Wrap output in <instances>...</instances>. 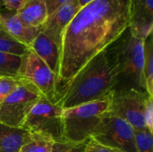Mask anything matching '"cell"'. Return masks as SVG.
<instances>
[{
  "mask_svg": "<svg viewBox=\"0 0 153 152\" xmlns=\"http://www.w3.org/2000/svg\"><path fill=\"white\" fill-rule=\"evenodd\" d=\"M129 5L130 0H93L75 14L64 32L59 49L58 95L90 60L128 29Z\"/></svg>",
  "mask_w": 153,
  "mask_h": 152,
  "instance_id": "6da1fadb",
  "label": "cell"
},
{
  "mask_svg": "<svg viewBox=\"0 0 153 152\" xmlns=\"http://www.w3.org/2000/svg\"><path fill=\"white\" fill-rule=\"evenodd\" d=\"M117 85L118 73L107 47L90 60L60 90L56 103L65 109L101 100L111 96Z\"/></svg>",
  "mask_w": 153,
  "mask_h": 152,
  "instance_id": "7a4b0ae2",
  "label": "cell"
},
{
  "mask_svg": "<svg viewBox=\"0 0 153 152\" xmlns=\"http://www.w3.org/2000/svg\"><path fill=\"white\" fill-rule=\"evenodd\" d=\"M108 49L118 73L117 90L135 89L146 91L143 76L144 40L134 37L127 29Z\"/></svg>",
  "mask_w": 153,
  "mask_h": 152,
  "instance_id": "3957f363",
  "label": "cell"
},
{
  "mask_svg": "<svg viewBox=\"0 0 153 152\" xmlns=\"http://www.w3.org/2000/svg\"><path fill=\"white\" fill-rule=\"evenodd\" d=\"M111 96L97 101L63 109V136L65 142H82L89 140L101 120L109 111Z\"/></svg>",
  "mask_w": 153,
  "mask_h": 152,
  "instance_id": "277c9868",
  "label": "cell"
},
{
  "mask_svg": "<svg viewBox=\"0 0 153 152\" xmlns=\"http://www.w3.org/2000/svg\"><path fill=\"white\" fill-rule=\"evenodd\" d=\"M63 108L40 96L28 113L22 128L54 142H65L63 136Z\"/></svg>",
  "mask_w": 153,
  "mask_h": 152,
  "instance_id": "5b68a950",
  "label": "cell"
},
{
  "mask_svg": "<svg viewBox=\"0 0 153 152\" xmlns=\"http://www.w3.org/2000/svg\"><path fill=\"white\" fill-rule=\"evenodd\" d=\"M91 138L103 146L120 152H137L134 129L126 120L109 111L103 115Z\"/></svg>",
  "mask_w": 153,
  "mask_h": 152,
  "instance_id": "8992f818",
  "label": "cell"
},
{
  "mask_svg": "<svg viewBox=\"0 0 153 152\" xmlns=\"http://www.w3.org/2000/svg\"><path fill=\"white\" fill-rule=\"evenodd\" d=\"M40 96L34 86L19 78L17 86L0 105V123L22 128L28 113Z\"/></svg>",
  "mask_w": 153,
  "mask_h": 152,
  "instance_id": "52a82bcc",
  "label": "cell"
},
{
  "mask_svg": "<svg viewBox=\"0 0 153 152\" xmlns=\"http://www.w3.org/2000/svg\"><path fill=\"white\" fill-rule=\"evenodd\" d=\"M17 78L27 81L47 99L56 103L59 95L56 75L31 48L22 56Z\"/></svg>",
  "mask_w": 153,
  "mask_h": 152,
  "instance_id": "ba28073f",
  "label": "cell"
},
{
  "mask_svg": "<svg viewBox=\"0 0 153 152\" xmlns=\"http://www.w3.org/2000/svg\"><path fill=\"white\" fill-rule=\"evenodd\" d=\"M149 95L135 89L117 90L111 95L109 112L129 123L134 131L147 129L143 121L144 106Z\"/></svg>",
  "mask_w": 153,
  "mask_h": 152,
  "instance_id": "9c48e42d",
  "label": "cell"
},
{
  "mask_svg": "<svg viewBox=\"0 0 153 152\" xmlns=\"http://www.w3.org/2000/svg\"><path fill=\"white\" fill-rule=\"evenodd\" d=\"M131 34L145 40L153 30V0H130L129 5Z\"/></svg>",
  "mask_w": 153,
  "mask_h": 152,
  "instance_id": "30bf717a",
  "label": "cell"
},
{
  "mask_svg": "<svg viewBox=\"0 0 153 152\" xmlns=\"http://www.w3.org/2000/svg\"><path fill=\"white\" fill-rule=\"evenodd\" d=\"M81 8L82 7L79 5L77 0L68 3L61 6L54 13L48 16L46 22L42 26L41 32H43L52 41H54L59 49L66 27L69 25L73 18Z\"/></svg>",
  "mask_w": 153,
  "mask_h": 152,
  "instance_id": "8fae6325",
  "label": "cell"
},
{
  "mask_svg": "<svg viewBox=\"0 0 153 152\" xmlns=\"http://www.w3.org/2000/svg\"><path fill=\"white\" fill-rule=\"evenodd\" d=\"M0 24L13 39L30 47L35 38L41 32V28L24 25L16 16L14 11L3 8L0 10Z\"/></svg>",
  "mask_w": 153,
  "mask_h": 152,
  "instance_id": "7c38bea8",
  "label": "cell"
},
{
  "mask_svg": "<svg viewBox=\"0 0 153 152\" xmlns=\"http://www.w3.org/2000/svg\"><path fill=\"white\" fill-rule=\"evenodd\" d=\"M30 48L45 62L56 78L59 65V47L57 45L43 32H40L35 38Z\"/></svg>",
  "mask_w": 153,
  "mask_h": 152,
  "instance_id": "4fadbf2b",
  "label": "cell"
},
{
  "mask_svg": "<svg viewBox=\"0 0 153 152\" xmlns=\"http://www.w3.org/2000/svg\"><path fill=\"white\" fill-rule=\"evenodd\" d=\"M17 18L26 26L42 28L48 15L43 0H28L16 12Z\"/></svg>",
  "mask_w": 153,
  "mask_h": 152,
  "instance_id": "5bb4252c",
  "label": "cell"
},
{
  "mask_svg": "<svg viewBox=\"0 0 153 152\" xmlns=\"http://www.w3.org/2000/svg\"><path fill=\"white\" fill-rule=\"evenodd\" d=\"M33 138L30 132L0 123V152H19Z\"/></svg>",
  "mask_w": 153,
  "mask_h": 152,
  "instance_id": "9a60e30c",
  "label": "cell"
},
{
  "mask_svg": "<svg viewBox=\"0 0 153 152\" xmlns=\"http://www.w3.org/2000/svg\"><path fill=\"white\" fill-rule=\"evenodd\" d=\"M143 76L145 81V90L153 97V38L152 33L144 40V65Z\"/></svg>",
  "mask_w": 153,
  "mask_h": 152,
  "instance_id": "2e32d148",
  "label": "cell"
},
{
  "mask_svg": "<svg viewBox=\"0 0 153 152\" xmlns=\"http://www.w3.org/2000/svg\"><path fill=\"white\" fill-rule=\"evenodd\" d=\"M30 47L20 43L18 40L9 35L6 30L0 24V51L16 55L19 56H23Z\"/></svg>",
  "mask_w": 153,
  "mask_h": 152,
  "instance_id": "e0dca14e",
  "label": "cell"
},
{
  "mask_svg": "<svg viewBox=\"0 0 153 152\" xmlns=\"http://www.w3.org/2000/svg\"><path fill=\"white\" fill-rule=\"evenodd\" d=\"M22 56L0 51V78H17Z\"/></svg>",
  "mask_w": 153,
  "mask_h": 152,
  "instance_id": "ac0fdd59",
  "label": "cell"
},
{
  "mask_svg": "<svg viewBox=\"0 0 153 152\" xmlns=\"http://www.w3.org/2000/svg\"><path fill=\"white\" fill-rule=\"evenodd\" d=\"M54 142L51 140L33 134V138L25 145H23L19 152H52Z\"/></svg>",
  "mask_w": 153,
  "mask_h": 152,
  "instance_id": "d6986e66",
  "label": "cell"
},
{
  "mask_svg": "<svg viewBox=\"0 0 153 152\" xmlns=\"http://www.w3.org/2000/svg\"><path fill=\"white\" fill-rule=\"evenodd\" d=\"M134 139L137 152H153L152 133L148 129L134 131Z\"/></svg>",
  "mask_w": 153,
  "mask_h": 152,
  "instance_id": "ffe728a7",
  "label": "cell"
},
{
  "mask_svg": "<svg viewBox=\"0 0 153 152\" xmlns=\"http://www.w3.org/2000/svg\"><path fill=\"white\" fill-rule=\"evenodd\" d=\"M89 140L84 141L82 142H54L52 146V152H88L87 145Z\"/></svg>",
  "mask_w": 153,
  "mask_h": 152,
  "instance_id": "44dd1931",
  "label": "cell"
},
{
  "mask_svg": "<svg viewBox=\"0 0 153 152\" xmlns=\"http://www.w3.org/2000/svg\"><path fill=\"white\" fill-rule=\"evenodd\" d=\"M19 82V78L1 77L0 78V105L5 98L13 90Z\"/></svg>",
  "mask_w": 153,
  "mask_h": 152,
  "instance_id": "7402d4cb",
  "label": "cell"
},
{
  "mask_svg": "<svg viewBox=\"0 0 153 152\" xmlns=\"http://www.w3.org/2000/svg\"><path fill=\"white\" fill-rule=\"evenodd\" d=\"M143 121L145 127L151 132H153V97L148 96L143 111Z\"/></svg>",
  "mask_w": 153,
  "mask_h": 152,
  "instance_id": "603a6c76",
  "label": "cell"
},
{
  "mask_svg": "<svg viewBox=\"0 0 153 152\" xmlns=\"http://www.w3.org/2000/svg\"><path fill=\"white\" fill-rule=\"evenodd\" d=\"M46 7H47V11H48V15L50 16L52 13H54L57 9H59L61 6L71 3L74 0H43Z\"/></svg>",
  "mask_w": 153,
  "mask_h": 152,
  "instance_id": "cb8c5ba5",
  "label": "cell"
},
{
  "mask_svg": "<svg viewBox=\"0 0 153 152\" xmlns=\"http://www.w3.org/2000/svg\"><path fill=\"white\" fill-rule=\"evenodd\" d=\"M87 151L88 152H120L118 151H116L114 149L103 146L97 142H95L93 139H90L88 145H87Z\"/></svg>",
  "mask_w": 153,
  "mask_h": 152,
  "instance_id": "d4e9b609",
  "label": "cell"
},
{
  "mask_svg": "<svg viewBox=\"0 0 153 152\" xmlns=\"http://www.w3.org/2000/svg\"><path fill=\"white\" fill-rule=\"evenodd\" d=\"M28 0H3V4L4 8L16 12Z\"/></svg>",
  "mask_w": 153,
  "mask_h": 152,
  "instance_id": "484cf974",
  "label": "cell"
},
{
  "mask_svg": "<svg viewBox=\"0 0 153 152\" xmlns=\"http://www.w3.org/2000/svg\"><path fill=\"white\" fill-rule=\"evenodd\" d=\"M77 1H78L79 5H80L81 7H83V6H85L86 4H88L89 3H91V2L93 1V0H77Z\"/></svg>",
  "mask_w": 153,
  "mask_h": 152,
  "instance_id": "4316f807",
  "label": "cell"
},
{
  "mask_svg": "<svg viewBox=\"0 0 153 152\" xmlns=\"http://www.w3.org/2000/svg\"><path fill=\"white\" fill-rule=\"evenodd\" d=\"M4 8V4H3V0H0V10Z\"/></svg>",
  "mask_w": 153,
  "mask_h": 152,
  "instance_id": "83f0119b",
  "label": "cell"
}]
</instances>
